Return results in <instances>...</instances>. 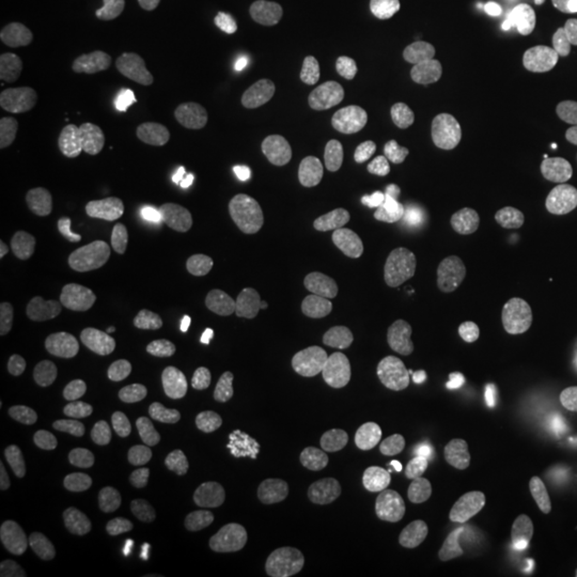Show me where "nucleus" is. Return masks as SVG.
<instances>
[{"instance_id": "f257e3e1", "label": "nucleus", "mask_w": 577, "mask_h": 577, "mask_svg": "<svg viewBox=\"0 0 577 577\" xmlns=\"http://www.w3.org/2000/svg\"><path fill=\"white\" fill-rule=\"evenodd\" d=\"M458 426L481 462L492 469L518 464L529 447L520 409L511 398L490 387H478L462 398Z\"/></svg>"}, {"instance_id": "f03ea898", "label": "nucleus", "mask_w": 577, "mask_h": 577, "mask_svg": "<svg viewBox=\"0 0 577 577\" xmlns=\"http://www.w3.org/2000/svg\"><path fill=\"white\" fill-rule=\"evenodd\" d=\"M219 514L221 494L214 485L189 481L145 503L138 514V530L152 543H180L214 527Z\"/></svg>"}, {"instance_id": "7ed1b4c3", "label": "nucleus", "mask_w": 577, "mask_h": 577, "mask_svg": "<svg viewBox=\"0 0 577 577\" xmlns=\"http://www.w3.org/2000/svg\"><path fill=\"white\" fill-rule=\"evenodd\" d=\"M75 201L73 185L60 174L17 176L0 189V212L15 225L44 227L62 221Z\"/></svg>"}, {"instance_id": "20e7f679", "label": "nucleus", "mask_w": 577, "mask_h": 577, "mask_svg": "<svg viewBox=\"0 0 577 577\" xmlns=\"http://www.w3.org/2000/svg\"><path fill=\"white\" fill-rule=\"evenodd\" d=\"M232 136L250 154L285 172L306 167L308 156L291 136L287 118L270 105H248L232 122Z\"/></svg>"}, {"instance_id": "39448f33", "label": "nucleus", "mask_w": 577, "mask_h": 577, "mask_svg": "<svg viewBox=\"0 0 577 577\" xmlns=\"http://www.w3.org/2000/svg\"><path fill=\"white\" fill-rule=\"evenodd\" d=\"M172 426L185 436L227 443L238 438L248 426L244 400L232 393H216L203 400H187L174 407Z\"/></svg>"}, {"instance_id": "423d86ee", "label": "nucleus", "mask_w": 577, "mask_h": 577, "mask_svg": "<svg viewBox=\"0 0 577 577\" xmlns=\"http://www.w3.org/2000/svg\"><path fill=\"white\" fill-rule=\"evenodd\" d=\"M355 244L381 259H402L415 246V223L396 205H366L357 210L349 223Z\"/></svg>"}, {"instance_id": "0eeeda50", "label": "nucleus", "mask_w": 577, "mask_h": 577, "mask_svg": "<svg viewBox=\"0 0 577 577\" xmlns=\"http://www.w3.org/2000/svg\"><path fill=\"white\" fill-rule=\"evenodd\" d=\"M323 443L355 464H375L385 451L381 424L364 411L330 407L319 413Z\"/></svg>"}, {"instance_id": "6e6552de", "label": "nucleus", "mask_w": 577, "mask_h": 577, "mask_svg": "<svg viewBox=\"0 0 577 577\" xmlns=\"http://www.w3.org/2000/svg\"><path fill=\"white\" fill-rule=\"evenodd\" d=\"M550 169L539 158H520L501 172L483 192V208L496 219L532 208L550 189Z\"/></svg>"}, {"instance_id": "1a4fd4ad", "label": "nucleus", "mask_w": 577, "mask_h": 577, "mask_svg": "<svg viewBox=\"0 0 577 577\" xmlns=\"http://www.w3.org/2000/svg\"><path fill=\"white\" fill-rule=\"evenodd\" d=\"M223 122V114L216 107L191 101L152 116L145 125L144 138L150 145L191 148L219 138Z\"/></svg>"}, {"instance_id": "9d476101", "label": "nucleus", "mask_w": 577, "mask_h": 577, "mask_svg": "<svg viewBox=\"0 0 577 577\" xmlns=\"http://www.w3.org/2000/svg\"><path fill=\"white\" fill-rule=\"evenodd\" d=\"M501 33L509 44L527 51H547L558 46L565 35L567 20L554 4L514 0L498 17Z\"/></svg>"}, {"instance_id": "9b49d317", "label": "nucleus", "mask_w": 577, "mask_h": 577, "mask_svg": "<svg viewBox=\"0 0 577 577\" xmlns=\"http://www.w3.org/2000/svg\"><path fill=\"white\" fill-rule=\"evenodd\" d=\"M525 304L550 332H569L577 326L576 281L561 270L534 272L525 285Z\"/></svg>"}, {"instance_id": "f8f14e48", "label": "nucleus", "mask_w": 577, "mask_h": 577, "mask_svg": "<svg viewBox=\"0 0 577 577\" xmlns=\"http://www.w3.org/2000/svg\"><path fill=\"white\" fill-rule=\"evenodd\" d=\"M167 304L180 310L197 308L210 288V272L201 255L185 246H167L156 257Z\"/></svg>"}, {"instance_id": "ddd939ff", "label": "nucleus", "mask_w": 577, "mask_h": 577, "mask_svg": "<svg viewBox=\"0 0 577 577\" xmlns=\"http://www.w3.org/2000/svg\"><path fill=\"white\" fill-rule=\"evenodd\" d=\"M0 78L17 95L35 96L58 91L67 80V69L49 49L22 46L0 64Z\"/></svg>"}, {"instance_id": "4468645a", "label": "nucleus", "mask_w": 577, "mask_h": 577, "mask_svg": "<svg viewBox=\"0 0 577 577\" xmlns=\"http://www.w3.org/2000/svg\"><path fill=\"white\" fill-rule=\"evenodd\" d=\"M272 268L276 279L288 287L313 293L334 287L340 279L337 257L326 248L310 244H291L281 248L274 255Z\"/></svg>"}, {"instance_id": "2eb2a0df", "label": "nucleus", "mask_w": 577, "mask_h": 577, "mask_svg": "<svg viewBox=\"0 0 577 577\" xmlns=\"http://www.w3.org/2000/svg\"><path fill=\"white\" fill-rule=\"evenodd\" d=\"M156 257L158 252H152L150 248H138L122 261L116 276L118 297L133 315H154L163 302H167L158 276Z\"/></svg>"}, {"instance_id": "dca6fc26", "label": "nucleus", "mask_w": 577, "mask_h": 577, "mask_svg": "<svg viewBox=\"0 0 577 577\" xmlns=\"http://www.w3.org/2000/svg\"><path fill=\"white\" fill-rule=\"evenodd\" d=\"M51 404L64 426L75 433H95L105 420V396L101 385L86 375L64 377L54 385Z\"/></svg>"}, {"instance_id": "f3484780", "label": "nucleus", "mask_w": 577, "mask_h": 577, "mask_svg": "<svg viewBox=\"0 0 577 577\" xmlns=\"http://www.w3.org/2000/svg\"><path fill=\"white\" fill-rule=\"evenodd\" d=\"M46 140L44 118L24 105L0 111V158L11 165L33 163Z\"/></svg>"}, {"instance_id": "a211bd4d", "label": "nucleus", "mask_w": 577, "mask_h": 577, "mask_svg": "<svg viewBox=\"0 0 577 577\" xmlns=\"http://www.w3.org/2000/svg\"><path fill=\"white\" fill-rule=\"evenodd\" d=\"M22 496L37 518L54 520L69 505L71 478L49 462H35L22 480Z\"/></svg>"}, {"instance_id": "6ab92c4d", "label": "nucleus", "mask_w": 577, "mask_h": 577, "mask_svg": "<svg viewBox=\"0 0 577 577\" xmlns=\"http://www.w3.org/2000/svg\"><path fill=\"white\" fill-rule=\"evenodd\" d=\"M426 518L411 509H387L375 525L373 537L387 552H411L415 550L426 534Z\"/></svg>"}, {"instance_id": "aec40b11", "label": "nucleus", "mask_w": 577, "mask_h": 577, "mask_svg": "<svg viewBox=\"0 0 577 577\" xmlns=\"http://www.w3.org/2000/svg\"><path fill=\"white\" fill-rule=\"evenodd\" d=\"M37 259V244L24 234H9L0 240V297L26 287Z\"/></svg>"}, {"instance_id": "412c9836", "label": "nucleus", "mask_w": 577, "mask_h": 577, "mask_svg": "<svg viewBox=\"0 0 577 577\" xmlns=\"http://www.w3.org/2000/svg\"><path fill=\"white\" fill-rule=\"evenodd\" d=\"M208 9L191 24L192 35L203 42H223L234 37L248 20V0H205Z\"/></svg>"}, {"instance_id": "4be33fe9", "label": "nucleus", "mask_w": 577, "mask_h": 577, "mask_svg": "<svg viewBox=\"0 0 577 577\" xmlns=\"http://www.w3.org/2000/svg\"><path fill=\"white\" fill-rule=\"evenodd\" d=\"M257 483V467L255 458L246 447H234L225 458L223 469V492L232 505L246 509L252 501Z\"/></svg>"}, {"instance_id": "5701e85b", "label": "nucleus", "mask_w": 577, "mask_h": 577, "mask_svg": "<svg viewBox=\"0 0 577 577\" xmlns=\"http://www.w3.org/2000/svg\"><path fill=\"white\" fill-rule=\"evenodd\" d=\"M428 46L443 62H447L456 69H464V67L473 64V60H475L473 42L458 26L436 24V28L428 37Z\"/></svg>"}, {"instance_id": "b1692460", "label": "nucleus", "mask_w": 577, "mask_h": 577, "mask_svg": "<svg viewBox=\"0 0 577 577\" xmlns=\"http://www.w3.org/2000/svg\"><path fill=\"white\" fill-rule=\"evenodd\" d=\"M272 203L274 199L270 195V187L261 178H244L234 191L229 210L234 221L248 225L257 219L259 212H263Z\"/></svg>"}, {"instance_id": "393cba45", "label": "nucleus", "mask_w": 577, "mask_h": 577, "mask_svg": "<svg viewBox=\"0 0 577 577\" xmlns=\"http://www.w3.org/2000/svg\"><path fill=\"white\" fill-rule=\"evenodd\" d=\"M116 460L129 478L144 485H154L163 480V471L148 467L142 460V438L138 434H122L116 440Z\"/></svg>"}, {"instance_id": "a878e982", "label": "nucleus", "mask_w": 577, "mask_h": 577, "mask_svg": "<svg viewBox=\"0 0 577 577\" xmlns=\"http://www.w3.org/2000/svg\"><path fill=\"white\" fill-rule=\"evenodd\" d=\"M281 426H283L285 436L293 443H302V445H310V447L323 443V431H321L319 420H313L306 413L291 411L283 417Z\"/></svg>"}, {"instance_id": "bb28decb", "label": "nucleus", "mask_w": 577, "mask_h": 577, "mask_svg": "<svg viewBox=\"0 0 577 577\" xmlns=\"http://www.w3.org/2000/svg\"><path fill=\"white\" fill-rule=\"evenodd\" d=\"M467 340H469V346L473 349V353L478 355V360L485 362V364L498 360V355L503 353V342H501L498 334H494V332H481V330H478V332H471Z\"/></svg>"}, {"instance_id": "cd10ccee", "label": "nucleus", "mask_w": 577, "mask_h": 577, "mask_svg": "<svg viewBox=\"0 0 577 577\" xmlns=\"http://www.w3.org/2000/svg\"><path fill=\"white\" fill-rule=\"evenodd\" d=\"M281 13L293 20V22H304L308 17L315 15V11L319 9L321 0H276Z\"/></svg>"}, {"instance_id": "c85d7f7f", "label": "nucleus", "mask_w": 577, "mask_h": 577, "mask_svg": "<svg viewBox=\"0 0 577 577\" xmlns=\"http://www.w3.org/2000/svg\"><path fill=\"white\" fill-rule=\"evenodd\" d=\"M373 351V340L368 334H360V337L353 340V344L346 349L344 353V362L351 366V368H360L362 362L368 357V353Z\"/></svg>"}, {"instance_id": "c756f323", "label": "nucleus", "mask_w": 577, "mask_h": 577, "mask_svg": "<svg viewBox=\"0 0 577 577\" xmlns=\"http://www.w3.org/2000/svg\"><path fill=\"white\" fill-rule=\"evenodd\" d=\"M385 364H387V349H385V346H375V349L368 353V357L362 362L360 373H362L364 377H375V375H379V373L384 370Z\"/></svg>"}, {"instance_id": "7c9ffc66", "label": "nucleus", "mask_w": 577, "mask_h": 577, "mask_svg": "<svg viewBox=\"0 0 577 577\" xmlns=\"http://www.w3.org/2000/svg\"><path fill=\"white\" fill-rule=\"evenodd\" d=\"M494 127H496V118L492 114H481L471 125V140L480 144V142L487 140L492 136Z\"/></svg>"}, {"instance_id": "2f4dec72", "label": "nucleus", "mask_w": 577, "mask_h": 577, "mask_svg": "<svg viewBox=\"0 0 577 577\" xmlns=\"http://www.w3.org/2000/svg\"><path fill=\"white\" fill-rule=\"evenodd\" d=\"M17 503L15 492L11 490V485L7 481H0V516L4 518Z\"/></svg>"}, {"instance_id": "473e14b6", "label": "nucleus", "mask_w": 577, "mask_h": 577, "mask_svg": "<svg viewBox=\"0 0 577 577\" xmlns=\"http://www.w3.org/2000/svg\"><path fill=\"white\" fill-rule=\"evenodd\" d=\"M127 577H176L167 572H161V569H154V567H138L133 572H129Z\"/></svg>"}, {"instance_id": "72a5a7b5", "label": "nucleus", "mask_w": 577, "mask_h": 577, "mask_svg": "<svg viewBox=\"0 0 577 577\" xmlns=\"http://www.w3.org/2000/svg\"><path fill=\"white\" fill-rule=\"evenodd\" d=\"M490 577H505V576H490Z\"/></svg>"}]
</instances>
